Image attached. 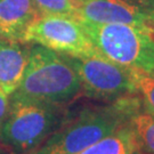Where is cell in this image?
Returning <instances> with one entry per match:
<instances>
[{"instance_id": "6da1fadb", "label": "cell", "mask_w": 154, "mask_h": 154, "mask_svg": "<svg viewBox=\"0 0 154 154\" xmlns=\"http://www.w3.org/2000/svg\"><path fill=\"white\" fill-rule=\"evenodd\" d=\"M138 94L103 105L80 107L35 151L30 154H78L123 125L140 104Z\"/></svg>"}, {"instance_id": "7a4b0ae2", "label": "cell", "mask_w": 154, "mask_h": 154, "mask_svg": "<svg viewBox=\"0 0 154 154\" xmlns=\"http://www.w3.org/2000/svg\"><path fill=\"white\" fill-rule=\"evenodd\" d=\"M80 95L79 77L65 55L40 45L30 46L22 81L11 96L67 105Z\"/></svg>"}, {"instance_id": "3957f363", "label": "cell", "mask_w": 154, "mask_h": 154, "mask_svg": "<svg viewBox=\"0 0 154 154\" xmlns=\"http://www.w3.org/2000/svg\"><path fill=\"white\" fill-rule=\"evenodd\" d=\"M66 105L11 96L0 127V146L9 154H30L66 121Z\"/></svg>"}, {"instance_id": "277c9868", "label": "cell", "mask_w": 154, "mask_h": 154, "mask_svg": "<svg viewBox=\"0 0 154 154\" xmlns=\"http://www.w3.org/2000/svg\"><path fill=\"white\" fill-rule=\"evenodd\" d=\"M80 23L105 58L154 74V30L129 24Z\"/></svg>"}, {"instance_id": "5b68a950", "label": "cell", "mask_w": 154, "mask_h": 154, "mask_svg": "<svg viewBox=\"0 0 154 154\" xmlns=\"http://www.w3.org/2000/svg\"><path fill=\"white\" fill-rule=\"evenodd\" d=\"M66 57L77 72L83 96L94 100L113 103L137 94L128 67L119 65L102 55Z\"/></svg>"}, {"instance_id": "8992f818", "label": "cell", "mask_w": 154, "mask_h": 154, "mask_svg": "<svg viewBox=\"0 0 154 154\" xmlns=\"http://www.w3.org/2000/svg\"><path fill=\"white\" fill-rule=\"evenodd\" d=\"M24 44L40 45L58 54L73 57L100 55L82 24L62 16H38L29 26Z\"/></svg>"}, {"instance_id": "52a82bcc", "label": "cell", "mask_w": 154, "mask_h": 154, "mask_svg": "<svg viewBox=\"0 0 154 154\" xmlns=\"http://www.w3.org/2000/svg\"><path fill=\"white\" fill-rule=\"evenodd\" d=\"M78 21L129 24L154 30V14L139 0H83Z\"/></svg>"}, {"instance_id": "ba28073f", "label": "cell", "mask_w": 154, "mask_h": 154, "mask_svg": "<svg viewBox=\"0 0 154 154\" xmlns=\"http://www.w3.org/2000/svg\"><path fill=\"white\" fill-rule=\"evenodd\" d=\"M38 16L32 0H0V39L23 42Z\"/></svg>"}, {"instance_id": "9c48e42d", "label": "cell", "mask_w": 154, "mask_h": 154, "mask_svg": "<svg viewBox=\"0 0 154 154\" xmlns=\"http://www.w3.org/2000/svg\"><path fill=\"white\" fill-rule=\"evenodd\" d=\"M30 46L0 39V90L11 96L22 81Z\"/></svg>"}, {"instance_id": "30bf717a", "label": "cell", "mask_w": 154, "mask_h": 154, "mask_svg": "<svg viewBox=\"0 0 154 154\" xmlns=\"http://www.w3.org/2000/svg\"><path fill=\"white\" fill-rule=\"evenodd\" d=\"M138 151L134 131L129 123L78 154H136Z\"/></svg>"}, {"instance_id": "8fae6325", "label": "cell", "mask_w": 154, "mask_h": 154, "mask_svg": "<svg viewBox=\"0 0 154 154\" xmlns=\"http://www.w3.org/2000/svg\"><path fill=\"white\" fill-rule=\"evenodd\" d=\"M128 123L134 131L138 152L154 154V113L144 106L143 102L129 116Z\"/></svg>"}, {"instance_id": "7c38bea8", "label": "cell", "mask_w": 154, "mask_h": 154, "mask_svg": "<svg viewBox=\"0 0 154 154\" xmlns=\"http://www.w3.org/2000/svg\"><path fill=\"white\" fill-rule=\"evenodd\" d=\"M39 16H62L78 20L83 0H32Z\"/></svg>"}, {"instance_id": "4fadbf2b", "label": "cell", "mask_w": 154, "mask_h": 154, "mask_svg": "<svg viewBox=\"0 0 154 154\" xmlns=\"http://www.w3.org/2000/svg\"><path fill=\"white\" fill-rule=\"evenodd\" d=\"M129 72L136 93L142 98L144 106L154 113V75L138 69H129Z\"/></svg>"}, {"instance_id": "5bb4252c", "label": "cell", "mask_w": 154, "mask_h": 154, "mask_svg": "<svg viewBox=\"0 0 154 154\" xmlns=\"http://www.w3.org/2000/svg\"><path fill=\"white\" fill-rule=\"evenodd\" d=\"M9 100H11V96L0 90V127L7 116V112L9 109Z\"/></svg>"}, {"instance_id": "9a60e30c", "label": "cell", "mask_w": 154, "mask_h": 154, "mask_svg": "<svg viewBox=\"0 0 154 154\" xmlns=\"http://www.w3.org/2000/svg\"><path fill=\"white\" fill-rule=\"evenodd\" d=\"M140 4L144 5L149 11H151L154 14V0H139Z\"/></svg>"}, {"instance_id": "2e32d148", "label": "cell", "mask_w": 154, "mask_h": 154, "mask_svg": "<svg viewBox=\"0 0 154 154\" xmlns=\"http://www.w3.org/2000/svg\"><path fill=\"white\" fill-rule=\"evenodd\" d=\"M2 153H8V152H7L6 149H4L2 147H1V146H0V154H2ZM8 154H9V153H8Z\"/></svg>"}, {"instance_id": "e0dca14e", "label": "cell", "mask_w": 154, "mask_h": 154, "mask_svg": "<svg viewBox=\"0 0 154 154\" xmlns=\"http://www.w3.org/2000/svg\"><path fill=\"white\" fill-rule=\"evenodd\" d=\"M136 154H143V153H139V152H138V151H137V153H136Z\"/></svg>"}, {"instance_id": "ac0fdd59", "label": "cell", "mask_w": 154, "mask_h": 154, "mask_svg": "<svg viewBox=\"0 0 154 154\" xmlns=\"http://www.w3.org/2000/svg\"><path fill=\"white\" fill-rule=\"evenodd\" d=\"M153 75H154V74H153Z\"/></svg>"}]
</instances>
